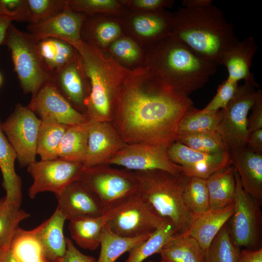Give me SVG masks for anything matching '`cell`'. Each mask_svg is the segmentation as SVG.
<instances>
[{
	"instance_id": "49",
	"label": "cell",
	"mask_w": 262,
	"mask_h": 262,
	"mask_svg": "<svg viewBox=\"0 0 262 262\" xmlns=\"http://www.w3.org/2000/svg\"><path fill=\"white\" fill-rule=\"evenodd\" d=\"M246 147L255 153L262 154V129L249 133Z\"/></svg>"
},
{
	"instance_id": "25",
	"label": "cell",
	"mask_w": 262,
	"mask_h": 262,
	"mask_svg": "<svg viewBox=\"0 0 262 262\" xmlns=\"http://www.w3.org/2000/svg\"><path fill=\"white\" fill-rule=\"evenodd\" d=\"M233 210L234 202L223 208L209 210L195 218L184 234L195 239L205 252L215 235L229 221Z\"/></svg>"
},
{
	"instance_id": "23",
	"label": "cell",
	"mask_w": 262,
	"mask_h": 262,
	"mask_svg": "<svg viewBox=\"0 0 262 262\" xmlns=\"http://www.w3.org/2000/svg\"><path fill=\"white\" fill-rule=\"evenodd\" d=\"M258 49L254 38L250 36L239 41L228 51L223 57L221 64L227 69V78L236 82L244 80L245 83L258 87L259 84L250 71L252 59Z\"/></svg>"
},
{
	"instance_id": "48",
	"label": "cell",
	"mask_w": 262,
	"mask_h": 262,
	"mask_svg": "<svg viewBox=\"0 0 262 262\" xmlns=\"http://www.w3.org/2000/svg\"><path fill=\"white\" fill-rule=\"evenodd\" d=\"M93 257L86 255L80 251L69 238H66V251L58 262H96Z\"/></svg>"
},
{
	"instance_id": "34",
	"label": "cell",
	"mask_w": 262,
	"mask_h": 262,
	"mask_svg": "<svg viewBox=\"0 0 262 262\" xmlns=\"http://www.w3.org/2000/svg\"><path fill=\"white\" fill-rule=\"evenodd\" d=\"M41 120L37 155L41 160L58 158V147L68 126L52 120Z\"/></svg>"
},
{
	"instance_id": "2",
	"label": "cell",
	"mask_w": 262,
	"mask_h": 262,
	"mask_svg": "<svg viewBox=\"0 0 262 262\" xmlns=\"http://www.w3.org/2000/svg\"><path fill=\"white\" fill-rule=\"evenodd\" d=\"M145 49L143 66L188 97L203 88L217 70V66L199 56L171 34Z\"/></svg>"
},
{
	"instance_id": "36",
	"label": "cell",
	"mask_w": 262,
	"mask_h": 262,
	"mask_svg": "<svg viewBox=\"0 0 262 262\" xmlns=\"http://www.w3.org/2000/svg\"><path fill=\"white\" fill-rule=\"evenodd\" d=\"M222 117L221 110L203 112L193 106L184 115L179 125L178 135L200 132L217 131Z\"/></svg>"
},
{
	"instance_id": "45",
	"label": "cell",
	"mask_w": 262,
	"mask_h": 262,
	"mask_svg": "<svg viewBox=\"0 0 262 262\" xmlns=\"http://www.w3.org/2000/svg\"><path fill=\"white\" fill-rule=\"evenodd\" d=\"M0 16L12 21L28 22L27 0H0Z\"/></svg>"
},
{
	"instance_id": "10",
	"label": "cell",
	"mask_w": 262,
	"mask_h": 262,
	"mask_svg": "<svg viewBox=\"0 0 262 262\" xmlns=\"http://www.w3.org/2000/svg\"><path fill=\"white\" fill-rule=\"evenodd\" d=\"M41 119L28 107L18 104L1 128L16 154L20 166L36 161Z\"/></svg>"
},
{
	"instance_id": "9",
	"label": "cell",
	"mask_w": 262,
	"mask_h": 262,
	"mask_svg": "<svg viewBox=\"0 0 262 262\" xmlns=\"http://www.w3.org/2000/svg\"><path fill=\"white\" fill-rule=\"evenodd\" d=\"M255 88L246 83L238 86L228 105L221 110L222 117L217 131L228 152L246 146L249 135L248 115L256 97Z\"/></svg>"
},
{
	"instance_id": "29",
	"label": "cell",
	"mask_w": 262,
	"mask_h": 262,
	"mask_svg": "<svg viewBox=\"0 0 262 262\" xmlns=\"http://www.w3.org/2000/svg\"><path fill=\"white\" fill-rule=\"evenodd\" d=\"M162 262H205V252L192 237L174 234L159 252Z\"/></svg>"
},
{
	"instance_id": "22",
	"label": "cell",
	"mask_w": 262,
	"mask_h": 262,
	"mask_svg": "<svg viewBox=\"0 0 262 262\" xmlns=\"http://www.w3.org/2000/svg\"><path fill=\"white\" fill-rule=\"evenodd\" d=\"M125 34L118 16L101 14L86 15L81 30L83 41L106 51L113 42Z\"/></svg>"
},
{
	"instance_id": "4",
	"label": "cell",
	"mask_w": 262,
	"mask_h": 262,
	"mask_svg": "<svg viewBox=\"0 0 262 262\" xmlns=\"http://www.w3.org/2000/svg\"><path fill=\"white\" fill-rule=\"evenodd\" d=\"M71 45L78 52L89 84L85 114L89 119L111 122L120 87L131 69L121 65L107 51L82 40Z\"/></svg>"
},
{
	"instance_id": "54",
	"label": "cell",
	"mask_w": 262,
	"mask_h": 262,
	"mask_svg": "<svg viewBox=\"0 0 262 262\" xmlns=\"http://www.w3.org/2000/svg\"><path fill=\"white\" fill-rule=\"evenodd\" d=\"M2 77L1 73H0V86L2 84Z\"/></svg>"
},
{
	"instance_id": "16",
	"label": "cell",
	"mask_w": 262,
	"mask_h": 262,
	"mask_svg": "<svg viewBox=\"0 0 262 262\" xmlns=\"http://www.w3.org/2000/svg\"><path fill=\"white\" fill-rule=\"evenodd\" d=\"M168 156L182 167V173L189 177L206 180L215 172L231 164L228 151L206 153L193 150L176 141L167 148Z\"/></svg>"
},
{
	"instance_id": "14",
	"label": "cell",
	"mask_w": 262,
	"mask_h": 262,
	"mask_svg": "<svg viewBox=\"0 0 262 262\" xmlns=\"http://www.w3.org/2000/svg\"><path fill=\"white\" fill-rule=\"evenodd\" d=\"M125 33L144 48L159 43L172 32L174 14L166 10L139 12L123 9L118 16Z\"/></svg>"
},
{
	"instance_id": "52",
	"label": "cell",
	"mask_w": 262,
	"mask_h": 262,
	"mask_svg": "<svg viewBox=\"0 0 262 262\" xmlns=\"http://www.w3.org/2000/svg\"><path fill=\"white\" fill-rule=\"evenodd\" d=\"M0 262H18L12 253L10 246H0Z\"/></svg>"
},
{
	"instance_id": "18",
	"label": "cell",
	"mask_w": 262,
	"mask_h": 262,
	"mask_svg": "<svg viewBox=\"0 0 262 262\" xmlns=\"http://www.w3.org/2000/svg\"><path fill=\"white\" fill-rule=\"evenodd\" d=\"M125 143L111 122L89 119L87 154L84 167L105 164Z\"/></svg>"
},
{
	"instance_id": "20",
	"label": "cell",
	"mask_w": 262,
	"mask_h": 262,
	"mask_svg": "<svg viewBox=\"0 0 262 262\" xmlns=\"http://www.w3.org/2000/svg\"><path fill=\"white\" fill-rule=\"evenodd\" d=\"M52 81L71 104L85 114V102L89 87L78 52L71 61L53 75Z\"/></svg>"
},
{
	"instance_id": "41",
	"label": "cell",
	"mask_w": 262,
	"mask_h": 262,
	"mask_svg": "<svg viewBox=\"0 0 262 262\" xmlns=\"http://www.w3.org/2000/svg\"><path fill=\"white\" fill-rule=\"evenodd\" d=\"M177 141L193 150L203 153L228 151L217 131L179 134Z\"/></svg>"
},
{
	"instance_id": "11",
	"label": "cell",
	"mask_w": 262,
	"mask_h": 262,
	"mask_svg": "<svg viewBox=\"0 0 262 262\" xmlns=\"http://www.w3.org/2000/svg\"><path fill=\"white\" fill-rule=\"evenodd\" d=\"M107 221L114 233L133 238L152 234L166 219L159 215L140 195L125 205L111 211Z\"/></svg>"
},
{
	"instance_id": "40",
	"label": "cell",
	"mask_w": 262,
	"mask_h": 262,
	"mask_svg": "<svg viewBox=\"0 0 262 262\" xmlns=\"http://www.w3.org/2000/svg\"><path fill=\"white\" fill-rule=\"evenodd\" d=\"M185 204L195 218L209 210V197L206 180L189 177L184 191Z\"/></svg>"
},
{
	"instance_id": "55",
	"label": "cell",
	"mask_w": 262,
	"mask_h": 262,
	"mask_svg": "<svg viewBox=\"0 0 262 262\" xmlns=\"http://www.w3.org/2000/svg\"><path fill=\"white\" fill-rule=\"evenodd\" d=\"M147 262H161V261L160 262H155V261H148Z\"/></svg>"
},
{
	"instance_id": "24",
	"label": "cell",
	"mask_w": 262,
	"mask_h": 262,
	"mask_svg": "<svg viewBox=\"0 0 262 262\" xmlns=\"http://www.w3.org/2000/svg\"><path fill=\"white\" fill-rule=\"evenodd\" d=\"M66 220L56 209L49 219L33 229L43 252L49 262H58L66 254V238L63 233Z\"/></svg>"
},
{
	"instance_id": "13",
	"label": "cell",
	"mask_w": 262,
	"mask_h": 262,
	"mask_svg": "<svg viewBox=\"0 0 262 262\" xmlns=\"http://www.w3.org/2000/svg\"><path fill=\"white\" fill-rule=\"evenodd\" d=\"M167 147L148 143L126 144L105 164L117 165L135 171L161 170L182 173V167L170 159Z\"/></svg>"
},
{
	"instance_id": "51",
	"label": "cell",
	"mask_w": 262,
	"mask_h": 262,
	"mask_svg": "<svg viewBox=\"0 0 262 262\" xmlns=\"http://www.w3.org/2000/svg\"><path fill=\"white\" fill-rule=\"evenodd\" d=\"M213 4L211 0H183L182 7L189 9H200L209 7Z\"/></svg>"
},
{
	"instance_id": "33",
	"label": "cell",
	"mask_w": 262,
	"mask_h": 262,
	"mask_svg": "<svg viewBox=\"0 0 262 262\" xmlns=\"http://www.w3.org/2000/svg\"><path fill=\"white\" fill-rule=\"evenodd\" d=\"M10 248L18 262H49L33 229L18 228L10 245Z\"/></svg>"
},
{
	"instance_id": "32",
	"label": "cell",
	"mask_w": 262,
	"mask_h": 262,
	"mask_svg": "<svg viewBox=\"0 0 262 262\" xmlns=\"http://www.w3.org/2000/svg\"><path fill=\"white\" fill-rule=\"evenodd\" d=\"M151 235L133 238L121 237L112 232L107 222L103 229L100 251L96 262H115L123 254L129 252Z\"/></svg>"
},
{
	"instance_id": "50",
	"label": "cell",
	"mask_w": 262,
	"mask_h": 262,
	"mask_svg": "<svg viewBox=\"0 0 262 262\" xmlns=\"http://www.w3.org/2000/svg\"><path fill=\"white\" fill-rule=\"evenodd\" d=\"M238 262H262V248L241 250Z\"/></svg>"
},
{
	"instance_id": "27",
	"label": "cell",
	"mask_w": 262,
	"mask_h": 262,
	"mask_svg": "<svg viewBox=\"0 0 262 262\" xmlns=\"http://www.w3.org/2000/svg\"><path fill=\"white\" fill-rule=\"evenodd\" d=\"M111 211L98 216L79 217L69 221L68 229L72 239L81 247L94 250L100 245L103 229Z\"/></svg>"
},
{
	"instance_id": "53",
	"label": "cell",
	"mask_w": 262,
	"mask_h": 262,
	"mask_svg": "<svg viewBox=\"0 0 262 262\" xmlns=\"http://www.w3.org/2000/svg\"><path fill=\"white\" fill-rule=\"evenodd\" d=\"M12 22L8 18L0 16V45L3 44L7 31Z\"/></svg>"
},
{
	"instance_id": "26",
	"label": "cell",
	"mask_w": 262,
	"mask_h": 262,
	"mask_svg": "<svg viewBox=\"0 0 262 262\" xmlns=\"http://www.w3.org/2000/svg\"><path fill=\"white\" fill-rule=\"evenodd\" d=\"M1 122L0 119V169L6 192L4 197L8 201L20 207L22 186L21 179L15 171L16 154L1 130Z\"/></svg>"
},
{
	"instance_id": "44",
	"label": "cell",
	"mask_w": 262,
	"mask_h": 262,
	"mask_svg": "<svg viewBox=\"0 0 262 262\" xmlns=\"http://www.w3.org/2000/svg\"><path fill=\"white\" fill-rule=\"evenodd\" d=\"M238 87V82L227 78L219 85L215 96L202 111L214 112L225 109L233 98Z\"/></svg>"
},
{
	"instance_id": "15",
	"label": "cell",
	"mask_w": 262,
	"mask_h": 262,
	"mask_svg": "<svg viewBox=\"0 0 262 262\" xmlns=\"http://www.w3.org/2000/svg\"><path fill=\"white\" fill-rule=\"evenodd\" d=\"M28 106L41 120H52L70 126L84 123L89 119L86 114L71 104L52 81L45 83L32 96Z\"/></svg>"
},
{
	"instance_id": "28",
	"label": "cell",
	"mask_w": 262,
	"mask_h": 262,
	"mask_svg": "<svg viewBox=\"0 0 262 262\" xmlns=\"http://www.w3.org/2000/svg\"><path fill=\"white\" fill-rule=\"evenodd\" d=\"M209 210L225 208L234 202L236 183L234 168L231 164L221 169L206 179Z\"/></svg>"
},
{
	"instance_id": "39",
	"label": "cell",
	"mask_w": 262,
	"mask_h": 262,
	"mask_svg": "<svg viewBox=\"0 0 262 262\" xmlns=\"http://www.w3.org/2000/svg\"><path fill=\"white\" fill-rule=\"evenodd\" d=\"M29 213L8 201L0 199V246H10L20 223L30 217Z\"/></svg>"
},
{
	"instance_id": "21",
	"label": "cell",
	"mask_w": 262,
	"mask_h": 262,
	"mask_svg": "<svg viewBox=\"0 0 262 262\" xmlns=\"http://www.w3.org/2000/svg\"><path fill=\"white\" fill-rule=\"evenodd\" d=\"M229 152L231 164L238 173L244 191L262 201V154L246 146Z\"/></svg>"
},
{
	"instance_id": "35",
	"label": "cell",
	"mask_w": 262,
	"mask_h": 262,
	"mask_svg": "<svg viewBox=\"0 0 262 262\" xmlns=\"http://www.w3.org/2000/svg\"><path fill=\"white\" fill-rule=\"evenodd\" d=\"M176 233L174 224L166 219L147 239L129 253L125 262H142L150 256L159 253L169 238Z\"/></svg>"
},
{
	"instance_id": "6",
	"label": "cell",
	"mask_w": 262,
	"mask_h": 262,
	"mask_svg": "<svg viewBox=\"0 0 262 262\" xmlns=\"http://www.w3.org/2000/svg\"><path fill=\"white\" fill-rule=\"evenodd\" d=\"M79 180L98 197L106 212L118 209L139 195L135 172L101 164L84 167Z\"/></svg>"
},
{
	"instance_id": "38",
	"label": "cell",
	"mask_w": 262,
	"mask_h": 262,
	"mask_svg": "<svg viewBox=\"0 0 262 262\" xmlns=\"http://www.w3.org/2000/svg\"><path fill=\"white\" fill-rule=\"evenodd\" d=\"M240 251L232 241L227 222L205 252V262H238Z\"/></svg>"
},
{
	"instance_id": "1",
	"label": "cell",
	"mask_w": 262,
	"mask_h": 262,
	"mask_svg": "<svg viewBox=\"0 0 262 262\" xmlns=\"http://www.w3.org/2000/svg\"><path fill=\"white\" fill-rule=\"evenodd\" d=\"M193 104L188 96L141 66L131 69L120 87L115 127L126 144L168 147L177 141L180 121Z\"/></svg>"
},
{
	"instance_id": "31",
	"label": "cell",
	"mask_w": 262,
	"mask_h": 262,
	"mask_svg": "<svg viewBox=\"0 0 262 262\" xmlns=\"http://www.w3.org/2000/svg\"><path fill=\"white\" fill-rule=\"evenodd\" d=\"M37 46L45 66L52 76L77 54L73 46L58 38L42 39L38 42Z\"/></svg>"
},
{
	"instance_id": "37",
	"label": "cell",
	"mask_w": 262,
	"mask_h": 262,
	"mask_svg": "<svg viewBox=\"0 0 262 262\" xmlns=\"http://www.w3.org/2000/svg\"><path fill=\"white\" fill-rule=\"evenodd\" d=\"M107 51L124 67L133 69L144 64L145 50L137 41L125 34L108 47Z\"/></svg>"
},
{
	"instance_id": "12",
	"label": "cell",
	"mask_w": 262,
	"mask_h": 262,
	"mask_svg": "<svg viewBox=\"0 0 262 262\" xmlns=\"http://www.w3.org/2000/svg\"><path fill=\"white\" fill-rule=\"evenodd\" d=\"M84 166L82 163L72 162L60 158L35 161L27 166L33 179L28 190L31 198L44 192L59 194L68 184L79 180Z\"/></svg>"
},
{
	"instance_id": "43",
	"label": "cell",
	"mask_w": 262,
	"mask_h": 262,
	"mask_svg": "<svg viewBox=\"0 0 262 262\" xmlns=\"http://www.w3.org/2000/svg\"><path fill=\"white\" fill-rule=\"evenodd\" d=\"M29 24H36L60 14L68 7L67 0H27Z\"/></svg>"
},
{
	"instance_id": "42",
	"label": "cell",
	"mask_w": 262,
	"mask_h": 262,
	"mask_svg": "<svg viewBox=\"0 0 262 262\" xmlns=\"http://www.w3.org/2000/svg\"><path fill=\"white\" fill-rule=\"evenodd\" d=\"M67 5L71 11L86 15L118 16L124 9L120 1L116 0H67Z\"/></svg>"
},
{
	"instance_id": "8",
	"label": "cell",
	"mask_w": 262,
	"mask_h": 262,
	"mask_svg": "<svg viewBox=\"0 0 262 262\" xmlns=\"http://www.w3.org/2000/svg\"><path fill=\"white\" fill-rule=\"evenodd\" d=\"M236 183L234 210L228 224L233 244L238 247L256 249L262 247V213L260 201L243 189L234 168Z\"/></svg>"
},
{
	"instance_id": "47",
	"label": "cell",
	"mask_w": 262,
	"mask_h": 262,
	"mask_svg": "<svg viewBox=\"0 0 262 262\" xmlns=\"http://www.w3.org/2000/svg\"><path fill=\"white\" fill-rule=\"evenodd\" d=\"M251 113L248 118L247 130L249 133L262 129V91H257L254 103L251 109Z\"/></svg>"
},
{
	"instance_id": "5",
	"label": "cell",
	"mask_w": 262,
	"mask_h": 262,
	"mask_svg": "<svg viewBox=\"0 0 262 262\" xmlns=\"http://www.w3.org/2000/svg\"><path fill=\"white\" fill-rule=\"evenodd\" d=\"M134 172L140 196L159 215L174 224L176 234L185 233L195 219L184 199L189 177L182 173L175 174L161 170Z\"/></svg>"
},
{
	"instance_id": "17",
	"label": "cell",
	"mask_w": 262,
	"mask_h": 262,
	"mask_svg": "<svg viewBox=\"0 0 262 262\" xmlns=\"http://www.w3.org/2000/svg\"><path fill=\"white\" fill-rule=\"evenodd\" d=\"M55 196L56 209L66 220L100 216L107 212L97 195L80 180L68 184Z\"/></svg>"
},
{
	"instance_id": "30",
	"label": "cell",
	"mask_w": 262,
	"mask_h": 262,
	"mask_svg": "<svg viewBox=\"0 0 262 262\" xmlns=\"http://www.w3.org/2000/svg\"><path fill=\"white\" fill-rule=\"evenodd\" d=\"M88 139V121L68 126L58 147V158L83 164L87 154Z\"/></svg>"
},
{
	"instance_id": "3",
	"label": "cell",
	"mask_w": 262,
	"mask_h": 262,
	"mask_svg": "<svg viewBox=\"0 0 262 262\" xmlns=\"http://www.w3.org/2000/svg\"><path fill=\"white\" fill-rule=\"evenodd\" d=\"M171 35L208 61L221 65L223 57L239 42L233 25L214 5L200 9L183 7L174 14Z\"/></svg>"
},
{
	"instance_id": "46",
	"label": "cell",
	"mask_w": 262,
	"mask_h": 262,
	"mask_svg": "<svg viewBox=\"0 0 262 262\" xmlns=\"http://www.w3.org/2000/svg\"><path fill=\"white\" fill-rule=\"evenodd\" d=\"M124 9L139 12H155L165 10L174 3L172 0H121Z\"/></svg>"
},
{
	"instance_id": "19",
	"label": "cell",
	"mask_w": 262,
	"mask_h": 262,
	"mask_svg": "<svg viewBox=\"0 0 262 262\" xmlns=\"http://www.w3.org/2000/svg\"><path fill=\"white\" fill-rule=\"evenodd\" d=\"M86 15L71 11L68 7L56 16L36 24H29L28 33L37 42L55 38L72 44L82 40L81 30Z\"/></svg>"
},
{
	"instance_id": "7",
	"label": "cell",
	"mask_w": 262,
	"mask_h": 262,
	"mask_svg": "<svg viewBox=\"0 0 262 262\" xmlns=\"http://www.w3.org/2000/svg\"><path fill=\"white\" fill-rule=\"evenodd\" d=\"M38 42L29 33L21 31L12 23L3 42L10 51L14 69L24 93L34 95L52 76L40 54Z\"/></svg>"
}]
</instances>
